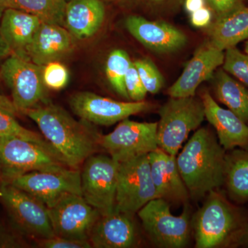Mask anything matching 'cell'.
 Returning <instances> with one entry per match:
<instances>
[{"mask_svg":"<svg viewBox=\"0 0 248 248\" xmlns=\"http://www.w3.org/2000/svg\"><path fill=\"white\" fill-rule=\"evenodd\" d=\"M3 11H4L0 9V22H1ZM10 55H11V50L1 35V30H0V64H1L6 58H9Z\"/></svg>","mask_w":248,"mask_h":248,"instance_id":"cell-39","label":"cell"},{"mask_svg":"<svg viewBox=\"0 0 248 248\" xmlns=\"http://www.w3.org/2000/svg\"><path fill=\"white\" fill-rule=\"evenodd\" d=\"M245 52L248 54V40L246 42V46H245Z\"/></svg>","mask_w":248,"mask_h":248,"instance_id":"cell-43","label":"cell"},{"mask_svg":"<svg viewBox=\"0 0 248 248\" xmlns=\"http://www.w3.org/2000/svg\"><path fill=\"white\" fill-rule=\"evenodd\" d=\"M133 62L126 52L121 49L109 55L106 66V74L109 83L116 92L125 99H130L125 86V78Z\"/></svg>","mask_w":248,"mask_h":248,"instance_id":"cell-27","label":"cell"},{"mask_svg":"<svg viewBox=\"0 0 248 248\" xmlns=\"http://www.w3.org/2000/svg\"><path fill=\"white\" fill-rule=\"evenodd\" d=\"M248 212L233 205L218 190L208 195L205 203L192 217L195 248H227L241 228Z\"/></svg>","mask_w":248,"mask_h":248,"instance_id":"cell-3","label":"cell"},{"mask_svg":"<svg viewBox=\"0 0 248 248\" xmlns=\"http://www.w3.org/2000/svg\"><path fill=\"white\" fill-rule=\"evenodd\" d=\"M122 4H133L138 2L139 0H116Z\"/></svg>","mask_w":248,"mask_h":248,"instance_id":"cell-42","label":"cell"},{"mask_svg":"<svg viewBox=\"0 0 248 248\" xmlns=\"http://www.w3.org/2000/svg\"><path fill=\"white\" fill-rule=\"evenodd\" d=\"M158 146L169 154L177 156L192 130L205 120L202 99L194 97H171L159 110Z\"/></svg>","mask_w":248,"mask_h":248,"instance_id":"cell-4","label":"cell"},{"mask_svg":"<svg viewBox=\"0 0 248 248\" xmlns=\"http://www.w3.org/2000/svg\"><path fill=\"white\" fill-rule=\"evenodd\" d=\"M125 86L128 97L133 102L144 100L147 91L143 86L138 70L133 62L125 78Z\"/></svg>","mask_w":248,"mask_h":248,"instance_id":"cell-32","label":"cell"},{"mask_svg":"<svg viewBox=\"0 0 248 248\" xmlns=\"http://www.w3.org/2000/svg\"><path fill=\"white\" fill-rule=\"evenodd\" d=\"M48 211L55 236L78 240H89L90 232L101 215L77 194L63 195Z\"/></svg>","mask_w":248,"mask_h":248,"instance_id":"cell-12","label":"cell"},{"mask_svg":"<svg viewBox=\"0 0 248 248\" xmlns=\"http://www.w3.org/2000/svg\"><path fill=\"white\" fill-rule=\"evenodd\" d=\"M125 24L128 32L141 45L157 53L177 51L187 43L185 34L169 23L130 16L125 19Z\"/></svg>","mask_w":248,"mask_h":248,"instance_id":"cell-17","label":"cell"},{"mask_svg":"<svg viewBox=\"0 0 248 248\" xmlns=\"http://www.w3.org/2000/svg\"><path fill=\"white\" fill-rule=\"evenodd\" d=\"M226 152L213 131L202 128L177 155L178 169L192 200L224 186Z\"/></svg>","mask_w":248,"mask_h":248,"instance_id":"cell-2","label":"cell"},{"mask_svg":"<svg viewBox=\"0 0 248 248\" xmlns=\"http://www.w3.org/2000/svg\"><path fill=\"white\" fill-rule=\"evenodd\" d=\"M216 16L228 14L244 6V0H206Z\"/></svg>","mask_w":248,"mask_h":248,"instance_id":"cell-34","label":"cell"},{"mask_svg":"<svg viewBox=\"0 0 248 248\" xmlns=\"http://www.w3.org/2000/svg\"><path fill=\"white\" fill-rule=\"evenodd\" d=\"M68 165L55 151L19 138L0 140V182L35 171H55Z\"/></svg>","mask_w":248,"mask_h":248,"instance_id":"cell-5","label":"cell"},{"mask_svg":"<svg viewBox=\"0 0 248 248\" xmlns=\"http://www.w3.org/2000/svg\"><path fill=\"white\" fill-rule=\"evenodd\" d=\"M9 183L35 197L47 208L67 194L81 195L80 170L71 168L35 171L15 178Z\"/></svg>","mask_w":248,"mask_h":248,"instance_id":"cell-13","label":"cell"},{"mask_svg":"<svg viewBox=\"0 0 248 248\" xmlns=\"http://www.w3.org/2000/svg\"><path fill=\"white\" fill-rule=\"evenodd\" d=\"M205 110V119L215 128L217 138L226 151L239 147L248 151V125L229 109L217 104L208 91L201 96Z\"/></svg>","mask_w":248,"mask_h":248,"instance_id":"cell-19","label":"cell"},{"mask_svg":"<svg viewBox=\"0 0 248 248\" xmlns=\"http://www.w3.org/2000/svg\"><path fill=\"white\" fill-rule=\"evenodd\" d=\"M105 16V5L102 0H69L65 28L75 38H89L100 29Z\"/></svg>","mask_w":248,"mask_h":248,"instance_id":"cell-22","label":"cell"},{"mask_svg":"<svg viewBox=\"0 0 248 248\" xmlns=\"http://www.w3.org/2000/svg\"><path fill=\"white\" fill-rule=\"evenodd\" d=\"M215 97L241 120L248 124V90L223 69L213 77Z\"/></svg>","mask_w":248,"mask_h":248,"instance_id":"cell-25","label":"cell"},{"mask_svg":"<svg viewBox=\"0 0 248 248\" xmlns=\"http://www.w3.org/2000/svg\"><path fill=\"white\" fill-rule=\"evenodd\" d=\"M22 113L35 122L44 138L71 169H79L99 148V134L93 132L87 122L75 120L62 107L45 104Z\"/></svg>","mask_w":248,"mask_h":248,"instance_id":"cell-1","label":"cell"},{"mask_svg":"<svg viewBox=\"0 0 248 248\" xmlns=\"http://www.w3.org/2000/svg\"><path fill=\"white\" fill-rule=\"evenodd\" d=\"M43 79L45 86L48 89H63L68 83V70L60 62H50L44 66Z\"/></svg>","mask_w":248,"mask_h":248,"instance_id":"cell-31","label":"cell"},{"mask_svg":"<svg viewBox=\"0 0 248 248\" xmlns=\"http://www.w3.org/2000/svg\"><path fill=\"white\" fill-rule=\"evenodd\" d=\"M170 203L156 198L138 212L144 231L155 246L163 248H185L190 241V210L184 205L183 213L174 216L170 211Z\"/></svg>","mask_w":248,"mask_h":248,"instance_id":"cell-6","label":"cell"},{"mask_svg":"<svg viewBox=\"0 0 248 248\" xmlns=\"http://www.w3.org/2000/svg\"><path fill=\"white\" fill-rule=\"evenodd\" d=\"M152 179L158 198L169 203H188V190L183 181L177 164V156L158 148L148 154Z\"/></svg>","mask_w":248,"mask_h":248,"instance_id":"cell-18","label":"cell"},{"mask_svg":"<svg viewBox=\"0 0 248 248\" xmlns=\"http://www.w3.org/2000/svg\"><path fill=\"white\" fill-rule=\"evenodd\" d=\"M212 10L204 7L191 14L190 20L192 25L196 27H205L212 22L213 13Z\"/></svg>","mask_w":248,"mask_h":248,"instance_id":"cell-36","label":"cell"},{"mask_svg":"<svg viewBox=\"0 0 248 248\" xmlns=\"http://www.w3.org/2000/svg\"><path fill=\"white\" fill-rule=\"evenodd\" d=\"M44 66L16 55H10L0 66V75L12 94L19 112L47 104Z\"/></svg>","mask_w":248,"mask_h":248,"instance_id":"cell-8","label":"cell"},{"mask_svg":"<svg viewBox=\"0 0 248 248\" xmlns=\"http://www.w3.org/2000/svg\"><path fill=\"white\" fill-rule=\"evenodd\" d=\"M223 50L211 44H205L195 52L182 74L168 90L170 97H189L195 96L197 88L203 81L212 79L215 71L224 61Z\"/></svg>","mask_w":248,"mask_h":248,"instance_id":"cell-16","label":"cell"},{"mask_svg":"<svg viewBox=\"0 0 248 248\" xmlns=\"http://www.w3.org/2000/svg\"><path fill=\"white\" fill-rule=\"evenodd\" d=\"M156 198L148 155L119 163L115 209L135 215Z\"/></svg>","mask_w":248,"mask_h":248,"instance_id":"cell-10","label":"cell"},{"mask_svg":"<svg viewBox=\"0 0 248 248\" xmlns=\"http://www.w3.org/2000/svg\"><path fill=\"white\" fill-rule=\"evenodd\" d=\"M69 104L73 112L82 121L101 125H113L152 107L144 100L119 102L91 92L76 93L70 99Z\"/></svg>","mask_w":248,"mask_h":248,"instance_id":"cell-14","label":"cell"},{"mask_svg":"<svg viewBox=\"0 0 248 248\" xmlns=\"http://www.w3.org/2000/svg\"><path fill=\"white\" fill-rule=\"evenodd\" d=\"M42 23L38 17L21 10L9 8L3 11L0 30L11 55L29 60L28 50Z\"/></svg>","mask_w":248,"mask_h":248,"instance_id":"cell-21","label":"cell"},{"mask_svg":"<svg viewBox=\"0 0 248 248\" xmlns=\"http://www.w3.org/2000/svg\"><path fill=\"white\" fill-rule=\"evenodd\" d=\"M0 109L2 110L9 112L11 115L16 116L17 115L19 110L17 108L15 107L12 100L9 99V98L5 97L4 95L0 94Z\"/></svg>","mask_w":248,"mask_h":248,"instance_id":"cell-38","label":"cell"},{"mask_svg":"<svg viewBox=\"0 0 248 248\" xmlns=\"http://www.w3.org/2000/svg\"><path fill=\"white\" fill-rule=\"evenodd\" d=\"M66 0H15L13 9L36 16L43 23L65 27Z\"/></svg>","mask_w":248,"mask_h":248,"instance_id":"cell-26","label":"cell"},{"mask_svg":"<svg viewBox=\"0 0 248 248\" xmlns=\"http://www.w3.org/2000/svg\"><path fill=\"white\" fill-rule=\"evenodd\" d=\"M11 138L25 139L57 153L43 135L24 128L18 123L16 116L0 109V140Z\"/></svg>","mask_w":248,"mask_h":248,"instance_id":"cell-28","label":"cell"},{"mask_svg":"<svg viewBox=\"0 0 248 248\" xmlns=\"http://www.w3.org/2000/svg\"><path fill=\"white\" fill-rule=\"evenodd\" d=\"M15 0H0V9H5L14 7Z\"/></svg>","mask_w":248,"mask_h":248,"instance_id":"cell-41","label":"cell"},{"mask_svg":"<svg viewBox=\"0 0 248 248\" xmlns=\"http://www.w3.org/2000/svg\"><path fill=\"white\" fill-rule=\"evenodd\" d=\"M210 43L224 50L248 40V7L243 6L228 14L217 16L209 29Z\"/></svg>","mask_w":248,"mask_h":248,"instance_id":"cell-23","label":"cell"},{"mask_svg":"<svg viewBox=\"0 0 248 248\" xmlns=\"http://www.w3.org/2000/svg\"><path fill=\"white\" fill-rule=\"evenodd\" d=\"M227 193L238 203L248 202V151L238 148L227 151L225 182Z\"/></svg>","mask_w":248,"mask_h":248,"instance_id":"cell-24","label":"cell"},{"mask_svg":"<svg viewBox=\"0 0 248 248\" xmlns=\"http://www.w3.org/2000/svg\"><path fill=\"white\" fill-rule=\"evenodd\" d=\"M73 46V37L66 28L42 22L28 50V57L35 64L45 66L64 58Z\"/></svg>","mask_w":248,"mask_h":248,"instance_id":"cell-20","label":"cell"},{"mask_svg":"<svg viewBox=\"0 0 248 248\" xmlns=\"http://www.w3.org/2000/svg\"><path fill=\"white\" fill-rule=\"evenodd\" d=\"M38 240L39 247L44 248H91L89 240L68 239L61 236H54L48 239Z\"/></svg>","mask_w":248,"mask_h":248,"instance_id":"cell-33","label":"cell"},{"mask_svg":"<svg viewBox=\"0 0 248 248\" xmlns=\"http://www.w3.org/2000/svg\"><path fill=\"white\" fill-rule=\"evenodd\" d=\"M248 247V213L241 228L232 236L227 248Z\"/></svg>","mask_w":248,"mask_h":248,"instance_id":"cell-35","label":"cell"},{"mask_svg":"<svg viewBox=\"0 0 248 248\" xmlns=\"http://www.w3.org/2000/svg\"><path fill=\"white\" fill-rule=\"evenodd\" d=\"M205 3H206V0H186L185 9L191 14L197 10L204 7Z\"/></svg>","mask_w":248,"mask_h":248,"instance_id":"cell-40","label":"cell"},{"mask_svg":"<svg viewBox=\"0 0 248 248\" xmlns=\"http://www.w3.org/2000/svg\"><path fill=\"white\" fill-rule=\"evenodd\" d=\"M18 245L17 240L6 233L0 226V248L17 247Z\"/></svg>","mask_w":248,"mask_h":248,"instance_id":"cell-37","label":"cell"},{"mask_svg":"<svg viewBox=\"0 0 248 248\" xmlns=\"http://www.w3.org/2000/svg\"><path fill=\"white\" fill-rule=\"evenodd\" d=\"M0 200L16 228L37 239L55 236L46 205L16 186L0 182Z\"/></svg>","mask_w":248,"mask_h":248,"instance_id":"cell-9","label":"cell"},{"mask_svg":"<svg viewBox=\"0 0 248 248\" xmlns=\"http://www.w3.org/2000/svg\"><path fill=\"white\" fill-rule=\"evenodd\" d=\"M147 92L156 94L162 89L164 79L158 68L149 60H138L133 62Z\"/></svg>","mask_w":248,"mask_h":248,"instance_id":"cell-30","label":"cell"},{"mask_svg":"<svg viewBox=\"0 0 248 248\" xmlns=\"http://www.w3.org/2000/svg\"><path fill=\"white\" fill-rule=\"evenodd\" d=\"M223 69L248 88V54L232 47L226 50Z\"/></svg>","mask_w":248,"mask_h":248,"instance_id":"cell-29","label":"cell"},{"mask_svg":"<svg viewBox=\"0 0 248 248\" xmlns=\"http://www.w3.org/2000/svg\"><path fill=\"white\" fill-rule=\"evenodd\" d=\"M133 214L115 209L100 215L90 232L89 241L94 248H130L140 243V233Z\"/></svg>","mask_w":248,"mask_h":248,"instance_id":"cell-15","label":"cell"},{"mask_svg":"<svg viewBox=\"0 0 248 248\" xmlns=\"http://www.w3.org/2000/svg\"><path fill=\"white\" fill-rule=\"evenodd\" d=\"M67 1H69V0H66Z\"/></svg>","mask_w":248,"mask_h":248,"instance_id":"cell-45","label":"cell"},{"mask_svg":"<svg viewBox=\"0 0 248 248\" xmlns=\"http://www.w3.org/2000/svg\"><path fill=\"white\" fill-rule=\"evenodd\" d=\"M148 1H151L152 2H161V1H164L165 0H148Z\"/></svg>","mask_w":248,"mask_h":248,"instance_id":"cell-44","label":"cell"},{"mask_svg":"<svg viewBox=\"0 0 248 248\" xmlns=\"http://www.w3.org/2000/svg\"><path fill=\"white\" fill-rule=\"evenodd\" d=\"M80 171L81 196L101 215L115 210L119 163L110 156L93 155Z\"/></svg>","mask_w":248,"mask_h":248,"instance_id":"cell-7","label":"cell"},{"mask_svg":"<svg viewBox=\"0 0 248 248\" xmlns=\"http://www.w3.org/2000/svg\"><path fill=\"white\" fill-rule=\"evenodd\" d=\"M157 125L125 119L110 133L99 134L98 144L118 163L148 155L159 148Z\"/></svg>","mask_w":248,"mask_h":248,"instance_id":"cell-11","label":"cell"}]
</instances>
